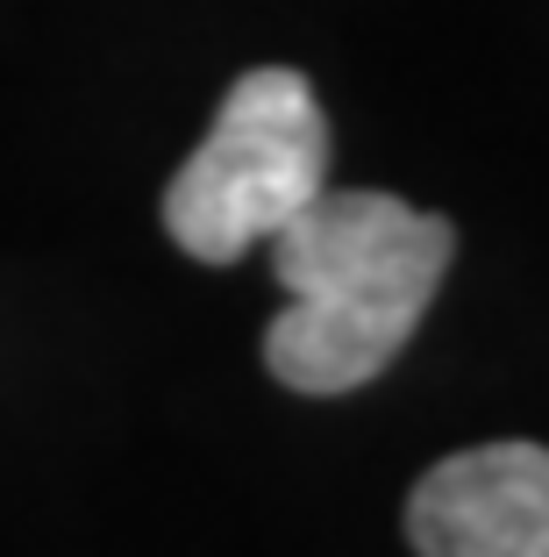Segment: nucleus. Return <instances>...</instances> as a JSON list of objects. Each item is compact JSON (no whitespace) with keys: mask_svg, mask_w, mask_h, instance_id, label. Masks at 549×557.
<instances>
[{"mask_svg":"<svg viewBox=\"0 0 549 557\" xmlns=\"http://www.w3.org/2000/svg\"><path fill=\"white\" fill-rule=\"evenodd\" d=\"M450 222L392 194H314L272 236L286 314L264 329V364L292 394H357L407 350L450 272Z\"/></svg>","mask_w":549,"mask_h":557,"instance_id":"nucleus-1","label":"nucleus"},{"mask_svg":"<svg viewBox=\"0 0 549 557\" xmlns=\"http://www.w3.org/2000/svg\"><path fill=\"white\" fill-rule=\"evenodd\" d=\"M407 543L421 557H549V450L478 443L428 465L407 493Z\"/></svg>","mask_w":549,"mask_h":557,"instance_id":"nucleus-3","label":"nucleus"},{"mask_svg":"<svg viewBox=\"0 0 549 557\" xmlns=\"http://www.w3.org/2000/svg\"><path fill=\"white\" fill-rule=\"evenodd\" d=\"M328 186V122L300 72L258 65L228 86L208 144L178 164L164 194V230L186 258L236 264L272 244Z\"/></svg>","mask_w":549,"mask_h":557,"instance_id":"nucleus-2","label":"nucleus"}]
</instances>
